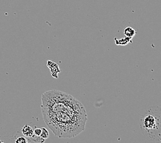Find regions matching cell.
I'll use <instances>...</instances> for the list:
<instances>
[{"label": "cell", "instance_id": "1", "mask_svg": "<svg viewBox=\"0 0 161 143\" xmlns=\"http://www.w3.org/2000/svg\"><path fill=\"white\" fill-rule=\"evenodd\" d=\"M41 108L47 126L58 138H74L85 129L86 109L70 94L56 90L47 91L42 95Z\"/></svg>", "mask_w": 161, "mask_h": 143}, {"label": "cell", "instance_id": "2", "mask_svg": "<svg viewBox=\"0 0 161 143\" xmlns=\"http://www.w3.org/2000/svg\"><path fill=\"white\" fill-rule=\"evenodd\" d=\"M141 127L145 136L149 140L154 141L159 127L158 110H151L146 113L141 120Z\"/></svg>", "mask_w": 161, "mask_h": 143}, {"label": "cell", "instance_id": "3", "mask_svg": "<svg viewBox=\"0 0 161 143\" xmlns=\"http://www.w3.org/2000/svg\"><path fill=\"white\" fill-rule=\"evenodd\" d=\"M47 66L48 67V68L50 69V72H51V74L54 77V78H58V74H59L61 72V69L58 67V65L56 63H54V62L48 60L47 61Z\"/></svg>", "mask_w": 161, "mask_h": 143}, {"label": "cell", "instance_id": "4", "mask_svg": "<svg viewBox=\"0 0 161 143\" xmlns=\"http://www.w3.org/2000/svg\"><path fill=\"white\" fill-rule=\"evenodd\" d=\"M21 133L25 137L28 138H31L34 135V129L32 127L28 125V124H25V125L21 129Z\"/></svg>", "mask_w": 161, "mask_h": 143}, {"label": "cell", "instance_id": "5", "mask_svg": "<svg viewBox=\"0 0 161 143\" xmlns=\"http://www.w3.org/2000/svg\"><path fill=\"white\" fill-rule=\"evenodd\" d=\"M114 41L117 46H126L127 44L131 42V39L125 36V37L120 39H117L115 37Z\"/></svg>", "mask_w": 161, "mask_h": 143}, {"label": "cell", "instance_id": "6", "mask_svg": "<svg viewBox=\"0 0 161 143\" xmlns=\"http://www.w3.org/2000/svg\"><path fill=\"white\" fill-rule=\"evenodd\" d=\"M124 35H125V36H127V37L132 39L134 36L136 35V30H135V29L132 27H130V26H127L126 27L125 29H124Z\"/></svg>", "mask_w": 161, "mask_h": 143}, {"label": "cell", "instance_id": "7", "mask_svg": "<svg viewBox=\"0 0 161 143\" xmlns=\"http://www.w3.org/2000/svg\"><path fill=\"white\" fill-rule=\"evenodd\" d=\"M14 142L16 143H27L28 142V140L26 139V137H25L24 135H19V136L16 137Z\"/></svg>", "mask_w": 161, "mask_h": 143}, {"label": "cell", "instance_id": "8", "mask_svg": "<svg viewBox=\"0 0 161 143\" xmlns=\"http://www.w3.org/2000/svg\"><path fill=\"white\" fill-rule=\"evenodd\" d=\"M42 138L44 139V140H46L47 138H48L49 137V131L47 130L46 127H42V134L41 135H40Z\"/></svg>", "mask_w": 161, "mask_h": 143}, {"label": "cell", "instance_id": "9", "mask_svg": "<svg viewBox=\"0 0 161 143\" xmlns=\"http://www.w3.org/2000/svg\"><path fill=\"white\" fill-rule=\"evenodd\" d=\"M31 139L32 140V141L35 142H43L46 140L43 138H42L41 136H36L35 135H34L31 138Z\"/></svg>", "mask_w": 161, "mask_h": 143}, {"label": "cell", "instance_id": "10", "mask_svg": "<svg viewBox=\"0 0 161 143\" xmlns=\"http://www.w3.org/2000/svg\"><path fill=\"white\" fill-rule=\"evenodd\" d=\"M42 134V128L36 127L34 129V135H36V136H40Z\"/></svg>", "mask_w": 161, "mask_h": 143}]
</instances>
